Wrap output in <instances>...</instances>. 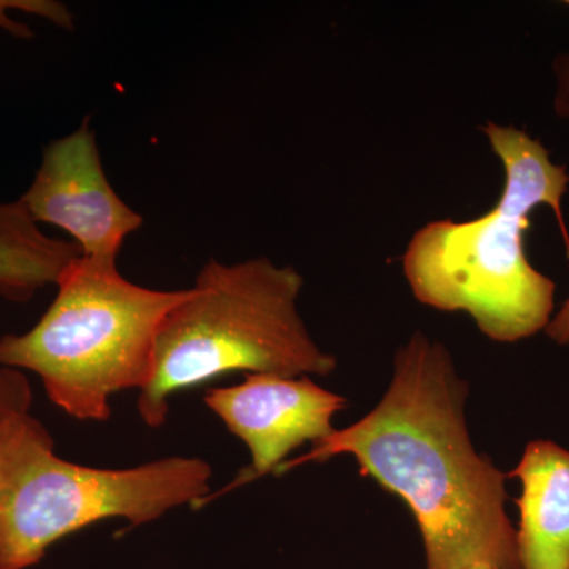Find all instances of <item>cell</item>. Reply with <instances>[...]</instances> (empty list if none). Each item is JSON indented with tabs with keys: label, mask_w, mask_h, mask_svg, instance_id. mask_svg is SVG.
<instances>
[{
	"label": "cell",
	"mask_w": 569,
	"mask_h": 569,
	"mask_svg": "<svg viewBox=\"0 0 569 569\" xmlns=\"http://www.w3.org/2000/svg\"><path fill=\"white\" fill-rule=\"evenodd\" d=\"M468 391L448 348L417 331L396 351L378 406L284 460L274 475L351 456L362 477L406 501L425 541L427 569H520L507 515L508 475L473 447Z\"/></svg>",
	"instance_id": "cell-1"
},
{
	"label": "cell",
	"mask_w": 569,
	"mask_h": 569,
	"mask_svg": "<svg viewBox=\"0 0 569 569\" xmlns=\"http://www.w3.org/2000/svg\"><path fill=\"white\" fill-rule=\"evenodd\" d=\"M481 132L503 164L497 204L477 219L433 220L419 228L402 254V269L421 305L468 313L488 339L516 343L546 331L553 317L557 284L530 263L526 231L530 213L548 206L569 260L561 204L569 174L523 130L488 122Z\"/></svg>",
	"instance_id": "cell-2"
},
{
	"label": "cell",
	"mask_w": 569,
	"mask_h": 569,
	"mask_svg": "<svg viewBox=\"0 0 569 569\" xmlns=\"http://www.w3.org/2000/svg\"><path fill=\"white\" fill-rule=\"evenodd\" d=\"M302 287L293 266L266 257L209 260L160 326L152 377L138 396L141 421L159 429L171 397L227 373L331 376L336 356L318 346L299 313Z\"/></svg>",
	"instance_id": "cell-3"
},
{
	"label": "cell",
	"mask_w": 569,
	"mask_h": 569,
	"mask_svg": "<svg viewBox=\"0 0 569 569\" xmlns=\"http://www.w3.org/2000/svg\"><path fill=\"white\" fill-rule=\"evenodd\" d=\"M211 478L209 462L186 456L129 468L70 462L31 410H0V569L36 567L56 542L100 520L142 526L201 507Z\"/></svg>",
	"instance_id": "cell-4"
},
{
	"label": "cell",
	"mask_w": 569,
	"mask_h": 569,
	"mask_svg": "<svg viewBox=\"0 0 569 569\" xmlns=\"http://www.w3.org/2000/svg\"><path fill=\"white\" fill-rule=\"evenodd\" d=\"M33 328L0 337V366L40 378L48 399L80 421H107L110 400L148 387L164 317L189 293L130 282L118 260L81 254Z\"/></svg>",
	"instance_id": "cell-5"
},
{
	"label": "cell",
	"mask_w": 569,
	"mask_h": 569,
	"mask_svg": "<svg viewBox=\"0 0 569 569\" xmlns=\"http://www.w3.org/2000/svg\"><path fill=\"white\" fill-rule=\"evenodd\" d=\"M20 201L37 223L69 233L84 257L118 260L127 238L144 222L108 181L89 119L43 149Z\"/></svg>",
	"instance_id": "cell-6"
},
{
	"label": "cell",
	"mask_w": 569,
	"mask_h": 569,
	"mask_svg": "<svg viewBox=\"0 0 569 569\" xmlns=\"http://www.w3.org/2000/svg\"><path fill=\"white\" fill-rule=\"evenodd\" d=\"M204 403L246 445L252 459L223 493L276 473L295 449L331 436L332 419L347 407V399L310 377L249 373L233 387L208 389Z\"/></svg>",
	"instance_id": "cell-7"
},
{
	"label": "cell",
	"mask_w": 569,
	"mask_h": 569,
	"mask_svg": "<svg viewBox=\"0 0 569 569\" xmlns=\"http://www.w3.org/2000/svg\"><path fill=\"white\" fill-rule=\"evenodd\" d=\"M520 569H569V451L550 440H533L518 467Z\"/></svg>",
	"instance_id": "cell-8"
},
{
	"label": "cell",
	"mask_w": 569,
	"mask_h": 569,
	"mask_svg": "<svg viewBox=\"0 0 569 569\" xmlns=\"http://www.w3.org/2000/svg\"><path fill=\"white\" fill-rule=\"evenodd\" d=\"M81 254L74 242L44 234L20 200L0 203V298L31 301Z\"/></svg>",
	"instance_id": "cell-9"
},
{
	"label": "cell",
	"mask_w": 569,
	"mask_h": 569,
	"mask_svg": "<svg viewBox=\"0 0 569 569\" xmlns=\"http://www.w3.org/2000/svg\"><path fill=\"white\" fill-rule=\"evenodd\" d=\"M10 11L36 14L66 31H73L74 17L61 2L54 0H0V29L18 39H32L33 32L26 22L13 20Z\"/></svg>",
	"instance_id": "cell-10"
},
{
	"label": "cell",
	"mask_w": 569,
	"mask_h": 569,
	"mask_svg": "<svg viewBox=\"0 0 569 569\" xmlns=\"http://www.w3.org/2000/svg\"><path fill=\"white\" fill-rule=\"evenodd\" d=\"M32 389L28 377L20 370L2 367L0 369V410L20 408L31 410Z\"/></svg>",
	"instance_id": "cell-11"
},
{
	"label": "cell",
	"mask_w": 569,
	"mask_h": 569,
	"mask_svg": "<svg viewBox=\"0 0 569 569\" xmlns=\"http://www.w3.org/2000/svg\"><path fill=\"white\" fill-rule=\"evenodd\" d=\"M552 73L556 78L553 111L559 118L569 119V52H563L553 59Z\"/></svg>",
	"instance_id": "cell-12"
},
{
	"label": "cell",
	"mask_w": 569,
	"mask_h": 569,
	"mask_svg": "<svg viewBox=\"0 0 569 569\" xmlns=\"http://www.w3.org/2000/svg\"><path fill=\"white\" fill-rule=\"evenodd\" d=\"M545 332L557 346L569 347V298L560 307L559 312L553 313Z\"/></svg>",
	"instance_id": "cell-13"
},
{
	"label": "cell",
	"mask_w": 569,
	"mask_h": 569,
	"mask_svg": "<svg viewBox=\"0 0 569 569\" xmlns=\"http://www.w3.org/2000/svg\"><path fill=\"white\" fill-rule=\"evenodd\" d=\"M467 569H497V568L492 567V565L481 563V565H473V567H470Z\"/></svg>",
	"instance_id": "cell-14"
},
{
	"label": "cell",
	"mask_w": 569,
	"mask_h": 569,
	"mask_svg": "<svg viewBox=\"0 0 569 569\" xmlns=\"http://www.w3.org/2000/svg\"><path fill=\"white\" fill-rule=\"evenodd\" d=\"M565 6H568V7H569V2H565Z\"/></svg>",
	"instance_id": "cell-15"
}]
</instances>
